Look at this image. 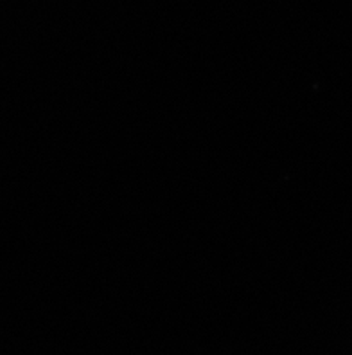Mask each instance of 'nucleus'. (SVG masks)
I'll return each instance as SVG.
<instances>
[]
</instances>
